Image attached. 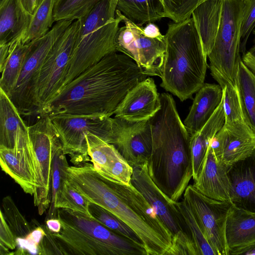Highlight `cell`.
<instances>
[{
    "label": "cell",
    "mask_w": 255,
    "mask_h": 255,
    "mask_svg": "<svg viewBox=\"0 0 255 255\" xmlns=\"http://www.w3.org/2000/svg\"><path fill=\"white\" fill-rule=\"evenodd\" d=\"M148 76L127 55L111 53L68 83L38 115L111 117L128 93Z\"/></svg>",
    "instance_id": "cell-1"
},
{
    "label": "cell",
    "mask_w": 255,
    "mask_h": 255,
    "mask_svg": "<svg viewBox=\"0 0 255 255\" xmlns=\"http://www.w3.org/2000/svg\"><path fill=\"white\" fill-rule=\"evenodd\" d=\"M68 179L91 202L117 216L142 241L147 255H168L172 237L153 208L131 184L105 178L89 162L69 166Z\"/></svg>",
    "instance_id": "cell-2"
},
{
    "label": "cell",
    "mask_w": 255,
    "mask_h": 255,
    "mask_svg": "<svg viewBox=\"0 0 255 255\" xmlns=\"http://www.w3.org/2000/svg\"><path fill=\"white\" fill-rule=\"evenodd\" d=\"M160 100V109L149 119L152 146L148 172L164 194L178 202L193 177L191 136L172 95L162 93Z\"/></svg>",
    "instance_id": "cell-3"
},
{
    "label": "cell",
    "mask_w": 255,
    "mask_h": 255,
    "mask_svg": "<svg viewBox=\"0 0 255 255\" xmlns=\"http://www.w3.org/2000/svg\"><path fill=\"white\" fill-rule=\"evenodd\" d=\"M164 41L160 85L181 102L192 99L205 83L207 68V57L192 17L169 22Z\"/></svg>",
    "instance_id": "cell-4"
},
{
    "label": "cell",
    "mask_w": 255,
    "mask_h": 255,
    "mask_svg": "<svg viewBox=\"0 0 255 255\" xmlns=\"http://www.w3.org/2000/svg\"><path fill=\"white\" fill-rule=\"evenodd\" d=\"M57 218L62 225L59 233H52L46 229L56 255H147L143 245L85 214L59 208Z\"/></svg>",
    "instance_id": "cell-5"
},
{
    "label": "cell",
    "mask_w": 255,
    "mask_h": 255,
    "mask_svg": "<svg viewBox=\"0 0 255 255\" xmlns=\"http://www.w3.org/2000/svg\"><path fill=\"white\" fill-rule=\"evenodd\" d=\"M117 3L116 0H102L78 19L79 31L63 88L88 68L117 52L115 39L122 21Z\"/></svg>",
    "instance_id": "cell-6"
},
{
    "label": "cell",
    "mask_w": 255,
    "mask_h": 255,
    "mask_svg": "<svg viewBox=\"0 0 255 255\" xmlns=\"http://www.w3.org/2000/svg\"><path fill=\"white\" fill-rule=\"evenodd\" d=\"M242 0H224L220 26L215 43L208 55L211 74L223 89L236 87L241 58Z\"/></svg>",
    "instance_id": "cell-7"
},
{
    "label": "cell",
    "mask_w": 255,
    "mask_h": 255,
    "mask_svg": "<svg viewBox=\"0 0 255 255\" xmlns=\"http://www.w3.org/2000/svg\"><path fill=\"white\" fill-rule=\"evenodd\" d=\"M130 184L143 196L170 233L172 244L169 255H197L188 227L178 208L154 184L147 169V162L132 166Z\"/></svg>",
    "instance_id": "cell-8"
},
{
    "label": "cell",
    "mask_w": 255,
    "mask_h": 255,
    "mask_svg": "<svg viewBox=\"0 0 255 255\" xmlns=\"http://www.w3.org/2000/svg\"><path fill=\"white\" fill-rule=\"evenodd\" d=\"M52 125L65 155L77 165L91 161L86 135L93 134L112 143L115 130V118L103 115L58 114L50 117Z\"/></svg>",
    "instance_id": "cell-9"
},
{
    "label": "cell",
    "mask_w": 255,
    "mask_h": 255,
    "mask_svg": "<svg viewBox=\"0 0 255 255\" xmlns=\"http://www.w3.org/2000/svg\"><path fill=\"white\" fill-rule=\"evenodd\" d=\"M79 25L78 19L73 21L54 43L42 65L34 94L36 115L63 88Z\"/></svg>",
    "instance_id": "cell-10"
},
{
    "label": "cell",
    "mask_w": 255,
    "mask_h": 255,
    "mask_svg": "<svg viewBox=\"0 0 255 255\" xmlns=\"http://www.w3.org/2000/svg\"><path fill=\"white\" fill-rule=\"evenodd\" d=\"M73 21H57L47 34L29 42L24 64L9 97L21 115H36L34 94L40 70L54 43Z\"/></svg>",
    "instance_id": "cell-11"
},
{
    "label": "cell",
    "mask_w": 255,
    "mask_h": 255,
    "mask_svg": "<svg viewBox=\"0 0 255 255\" xmlns=\"http://www.w3.org/2000/svg\"><path fill=\"white\" fill-rule=\"evenodd\" d=\"M27 128L36 161L33 202L37 207L38 214L42 215L50 205V188L53 160L56 153L62 145L50 117H40Z\"/></svg>",
    "instance_id": "cell-12"
},
{
    "label": "cell",
    "mask_w": 255,
    "mask_h": 255,
    "mask_svg": "<svg viewBox=\"0 0 255 255\" xmlns=\"http://www.w3.org/2000/svg\"><path fill=\"white\" fill-rule=\"evenodd\" d=\"M125 25L120 27L115 39L117 52L131 58L147 76L161 77L165 51L164 39L152 38L143 33V27L122 14Z\"/></svg>",
    "instance_id": "cell-13"
},
{
    "label": "cell",
    "mask_w": 255,
    "mask_h": 255,
    "mask_svg": "<svg viewBox=\"0 0 255 255\" xmlns=\"http://www.w3.org/2000/svg\"><path fill=\"white\" fill-rule=\"evenodd\" d=\"M202 228L216 255H229L226 240V226L230 201L210 198L189 185L183 195Z\"/></svg>",
    "instance_id": "cell-14"
},
{
    "label": "cell",
    "mask_w": 255,
    "mask_h": 255,
    "mask_svg": "<svg viewBox=\"0 0 255 255\" xmlns=\"http://www.w3.org/2000/svg\"><path fill=\"white\" fill-rule=\"evenodd\" d=\"M113 144L132 167L147 162L152 146L149 120L131 122L115 117Z\"/></svg>",
    "instance_id": "cell-15"
},
{
    "label": "cell",
    "mask_w": 255,
    "mask_h": 255,
    "mask_svg": "<svg viewBox=\"0 0 255 255\" xmlns=\"http://www.w3.org/2000/svg\"><path fill=\"white\" fill-rule=\"evenodd\" d=\"M218 162L230 166L255 150V133L245 121L225 123L210 144Z\"/></svg>",
    "instance_id": "cell-16"
},
{
    "label": "cell",
    "mask_w": 255,
    "mask_h": 255,
    "mask_svg": "<svg viewBox=\"0 0 255 255\" xmlns=\"http://www.w3.org/2000/svg\"><path fill=\"white\" fill-rule=\"evenodd\" d=\"M85 137L91 162L97 172L111 181L130 185L133 168L116 147L93 134Z\"/></svg>",
    "instance_id": "cell-17"
},
{
    "label": "cell",
    "mask_w": 255,
    "mask_h": 255,
    "mask_svg": "<svg viewBox=\"0 0 255 255\" xmlns=\"http://www.w3.org/2000/svg\"><path fill=\"white\" fill-rule=\"evenodd\" d=\"M160 108V94L154 80L147 77L128 93L116 110L115 117L131 122L148 120Z\"/></svg>",
    "instance_id": "cell-18"
},
{
    "label": "cell",
    "mask_w": 255,
    "mask_h": 255,
    "mask_svg": "<svg viewBox=\"0 0 255 255\" xmlns=\"http://www.w3.org/2000/svg\"><path fill=\"white\" fill-rule=\"evenodd\" d=\"M230 201L235 207L255 213V150L230 166Z\"/></svg>",
    "instance_id": "cell-19"
},
{
    "label": "cell",
    "mask_w": 255,
    "mask_h": 255,
    "mask_svg": "<svg viewBox=\"0 0 255 255\" xmlns=\"http://www.w3.org/2000/svg\"><path fill=\"white\" fill-rule=\"evenodd\" d=\"M226 240L229 255L246 254L255 249V213L232 205L227 217Z\"/></svg>",
    "instance_id": "cell-20"
},
{
    "label": "cell",
    "mask_w": 255,
    "mask_h": 255,
    "mask_svg": "<svg viewBox=\"0 0 255 255\" xmlns=\"http://www.w3.org/2000/svg\"><path fill=\"white\" fill-rule=\"evenodd\" d=\"M229 166L217 161L209 146L203 166L194 187L201 194L221 201H230V183L228 175Z\"/></svg>",
    "instance_id": "cell-21"
},
{
    "label": "cell",
    "mask_w": 255,
    "mask_h": 255,
    "mask_svg": "<svg viewBox=\"0 0 255 255\" xmlns=\"http://www.w3.org/2000/svg\"><path fill=\"white\" fill-rule=\"evenodd\" d=\"M219 84L204 83L196 93L189 112L183 124L190 135L199 131L214 113L223 99Z\"/></svg>",
    "instance_id": "cell-22"
},
{
    "label": "cell",
    "mask_w": 255,
    "mask_h": 255,
    "mask_svg": "<svg viewBox=\"0 0 255 255\" xmlns=\"http://www.w3.org/2000/svg\"><path fill=\"white\" fill-rule=\"evenodd\" d=\"M32 14L23 7L20 0H1L0 3V44H11L22 40Z\"/></svg>",
    "instance_id": "cell-23"
},
{
    "label": "cell",
    "mask_w": 255,
    "mask_h": 255,
    "mask_svg": "<svg viewBox=\"0 0 255 255\" xmlns=\"http://www.w3.org/2000/svg\"><path fill=\"white\" fill-rule=\"evenodd\" d=\"M223 2L224 0H207L192 13L207 57L213 49L220 26Z\"/></svg>",
    "instance_id": "cell-24"
},
{
    "label": "cell",
    "mask_w": 255,
    "mask_h": 255,
    "mask_svg": "<svg viewBox=\"0 0 255 255\" xmlns=\"http://www.w3.org/2000/svg\"><path fill=\"white\" fill-rule=\"evenodd\" d=\"M225 123L223 99L213 115L201 128L191 136L190 147L193 180L200 173L205 162L210 142Z\"/></svg>",
    "instance_id": "cell-25"
},
{
    "label": "cell",
    "mask_w": 255,
    "mask_h": 255,
    "mask_svg": "<svg viewBox=\"0 0 255 255\" xmlns=\"http://www.w3.org/2000/svg\"><path fill=\"white\" fill-rule=\"evenodd\" d=\"M116 10L131 21L141 25L166 17L160 0H118Z\"/></svg>",
    "instance_id": "cell-26"
},
{
    "label": "cell",
    "mask_w": 255,
    "mask_h": 255,
    "mask_svg": "<svg viewBox=\"0 0 255 255\" xmlns=\"http://www.w3.org/2000/svg\"><path fill=\"white\" fill-rule=\"evenodd\" d=\"M245 122L255 133V74L242 60L236 81Z\"/></svg>",
    "instance_id": "cell-27"
},
{
    "label": "cell",
    "mask_w": 255,
    "mask_h": 255,
    "mask_svg": "<svg viewBox=\"0 0 255 255\" xmlns=\"http://www.w3.org/2000/svg\"><path fill=\"white\" fill-rule=\"evenodd\" d=\"M21 116L10 98L0 89V146L14 147L18 127L27 126Z\"/></svg>",
    "instance_id": "cell-28"
},
{
    "label": "cell",
    "mask_w": 255,
    "mask_h": 255,
    "mask_svg": "<svg viewBox=\"0 0 255 255\" xmlns=\"http://www.w3.org/2000/svg\"><path fill=\"white\" fill-rule=\"evenodd\" d=\"M19 39L10 45V51L0 79V89L9 97L15 87L29 49Z\"/></svg>",
    "instance_id": "cell-29"
},
{
    "label": "cell",
    "mask_w": 255,
    "mask_h": 255,
    "mask_svg": "<svg viewBox=\"0 0 255 255\" xmlns=\"http://www.w3.org/2000/svg\"><path fill=\"white\" fill-rule=\"evenodd\" d=\"M57 0H44L32 15L28 30L22 40L26 44L45 35L55 22L53 10Z\"/></svg>",
    "instance_id": "cell-30"
},
{
    "label": "cell",
    "mask_w": 255,
    "mask_h": 255,
    "mask_svg": "<svg viewBox=\"0 0 255 255\" xmlns=\"http://www.w3.org/2000/svg\"><path fill=\"white\" fill-rule=\"evenodd\" d=\"M89 210L92 218L98 222L114 232L144 247L142 241L137 234L113 213L93 203L90 204Z\"/></svg>",
    "instance_id": "cell-31"
},
{
    "label": "cell",
    "mask_w": 255,
    "mask_h": 255,
    "mask_svg": "<svg viewBox=\"0 0 255 255\" xmlns=\"http://www.w3.org/2000/svg\"><path fill=\"white\" fill-rule=\"evenodd\" d=\"M69 166L66 155L61 147L56 153L53 160L51 176V200L46 220L57 218V197L64 182L68 179Z\"/></svg>",
    "instance_id": "cell-32"
},
{
    "label": "cell",
    "mask_w": 255,
    "mask_h": 255,
    "mask_svg": "<svg viewBox=\"0 0 255 255\" xmlns=\"http://www.w3.org/2000/svg\"><path fill=\"white\" fill-rule=\"evenodd\" d=\"M176 204L188 227L197 255H216L213 248L186 201L183 199L180 202H176Z\"/></svg>",
    "instance_id": "cell-33"
},
{
    "label": "cell",
    "mask_w": 255,
    "mask_h": 255,
    "mask_svg": "<svg viewBox=\"0 0 255 255\" xmlns=\"http://www.w3.org/2000/svg\"><path fill=\"white\" fill-rule=\"evenodd\" d=\"M101 0H57L53 10L54 21L79 19Z\"/></svg>",
    "instance_id": "cell-34"
},
{
    "label": "cell",
    "mask_w": 255,
    "mask_h": 255,
    "mask_svg": "<svg viewBox=\"0 0 255 255\" xmlns=\"http://www.w3.org/2000/svg\"><path fill=\"white\" fill-rule=\"evenodd\" d=\"M2 206L3 211H1L16 241L24 239L35 227L32 228L10 196L3 198Z\"/></svg>",
    "instance_id": "cell-35"
},
{
    "label": "cell",
    "mask_w": 255,
    "mask_h": 255,
    "mask_svg": "<svg viewBox=\"0 0 255 255\" xmlns=\"http://www.w3.org/2000/svg\"><path fill=\"white\" fill-rule=\"evenodd\" d=\"M91 202L67 179L57 197L56 208L70 209L91 216L89 207Z\"/></svg>",
    "instance_id": "cell-36"
},
{
    "label": "cell",
    "mask_w": 255,
    "mask_h": 255,
    "mask_svg": "<svg viewBox=\"0 0 255 255\" xmlns=\"http://www.w3.org/2000/svg\"><path fill=\"white\" fill-rule=\"evenodd\" d=\"M207 0H163L166 17L175 23L182 22L192 16V12Z\"/></svg>",
    "instance_id": "cell-37"
},
{
    "label": "cell",
    "mask_w": 255,
    "mask_h": 255,
    "mask_svg": "<svg viewBox=\"0 0 255 255\" xmlns=\"http://www.w3.org/2000/svg\"><path fill=\"white\" fill-rule=\"evenodd\" d=\"M223 108L226 124L244 121L236 87L226 86L223 89Z\"/></svg>",
    "instance_id": "cell-38"
},
{
    "label": "cell",
    "mask_w": 255,
    "mask_h": 255,
    "mask_svg": "<svg viewBox=\"0 0 255 255\" xmlns=\"http://www.w3.org/2000/svg\"><path fill=\"white\" fill-rule=\"evenodd\" d=\"M244 4L241 30V52L246 53L248 38L255 27V0H242Z\"/></svg>",
    "instance_id": "cell-39"
},
{
    "label": "cell",
    "mask_w": 255,
    "mask_h": 255,
    "mask_svg": "<svg viewBox=\"0 0 255 255\" xmlns=\"http://www.w3.org/2000/svg\"><path fill=\"white\" fill-rule=\"evenodd\" d=\"M46 232L43 227H35L24 239L17 240L16 250L13 255L38 254L39 244Z\"/></svg>",
    "instance_id": "cell-40"
},
{
    "label": "cell",
    "mask_w": 255,
    "mask_h": 255,
    "mask_svg": "<svg viewBox=\"0 0 255 255\" xmlns=\"http://www.w3.org/2000/svg\"><path fill=\"white\" fill-rule=\"evenodd\" d=\"M0 217V255H10L9 250H13L16 248V239L7 224L1 210Z\"/></svg>",
    "instance_id": "cell-41"
},
{
    "label": "cell",
    "mask_w": 255,
    "mask_h": 255,
    "mask_svg": "<svg viewBox=\"0 0 255 255\" xmlns=\"http://www.w3.org/2000/svg\"><path fill=\"white\" fill-rule=\"evenodd\" d=\"M144 34L150 38L164 39V35H162L158 27L153 22H149L143 28Z\"/></svg>",
    "instance_id": "cell-42"
},
{
    "label": "cell",
    "mask_w": 255,
    "mask_h": 255,
    "mask_svg": "<svg viewBox=\"0 0 255 255\" xmlns=\"http://www.w3.org/2000/svg\"><path fill=\"white\" fill-rule=\"evenodd\" d=\"M45 224L46 229L52 233H58L62 228L61 222L58 218L46 220Z\"/></svg>",
    "instance_id": "cell-43"
},
{
    "label": "cell",
    "mask_w": 255,
    "mask_h": 255,
    "mask_svg": "<svg viewBox=\"0 0 255 255\" xmlns=\"http://www.w3.org/2000/svg\"><path fill=\"white\" fill-rule=\"evenodd\" d=\"M43 0H20L24 8L32 15Z\"/></svg>",
    "instance_id": "cell-44"
},
{
    "label": "cell",
    "mask_w": 255,
    "mask_h": 255,
    "mask_svg": "<svg viewBox=\"0 0 255 255\" xmlns=\"http://www.w3.org/2000/svg\"><path fill=\"white\" fill-rule=\"evenodd\" d=\"M10 44H0V72L3 69L10 51Z\"/></svg>",
    "instance_id": "cell-45"
},
{
    "label": "cell",
    "mask_w": 255,
    "mask_h": 255,
    "mask_svg": "<svg viewBox=\"0 0 255 255\" xmlns=\"http://www.w3.org/2000/svg\"><path fill=\"white\" fill-rule=\"evenodd\" d=\"M242 61L255 74V57L248 51L243 54Z\"/></svg>",
    "instance_id": "cell-46"
},
{
    "label": "cell",
    "mask_w": 255,
    "mask_h": 255,
    "mask_svg": "<svg viewBox=\"0 0 255 255\" xmlns=\"http://www.w3.org/2000/svg\"><path fill=\"white\" fill-rule=\"evenodd\" d=\"M252 32H253V33L254 34V35L255 36V44L252 47V48H251V49L249 50V51L255 57V27L253 30Z\"/></svg>",
    "instance_id": "cell-47"
},
{
    "label": "cell",
    "mask_w": 255,
    "mask_h": 255,
    "mask_svg": "<svg viewBox=\"0 0 255 255\" xmlns=\"http://www.w3.org/2000/svg\"><path fill=\"white\" fill-rule=\"evenodd\" d=\"M246 255H255V249L247 253Z\"/></svg>",
    "instance_id": "cell-48"
},
{
    "label": "cell",
    "mask_w": 255,
    "mask_h": 255,
    "mask_svg": "<svg viewBox=\"0 0 255 255\" xmlns=\"http://www.w3.org/2000/svg\"><path fill=\"white\" fill-rule=\"evenodd\" d=\"M162 2L163 1V0H160Z\"/></svg>",
    "instance_id": "cell-49"
},
{
    "label": "cell",
    "mask_w": 255,
    "mask_h": 255,
    "mask_svg": "<svg viewBox=\"0 0 255 255\" xmlns=\"http://www.w3.org/2000/svg\"><path fill=\"white\" fill-rule=\"evenodd\" d=\"M118 1V0H117Z\"/></svg>",
    "instance_id": "cell-50"
}]
</instances>
